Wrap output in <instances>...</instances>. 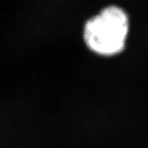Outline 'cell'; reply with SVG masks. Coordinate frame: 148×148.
<instances>
[{"label": "cell", "instance_id": "obj_1", "mask_svg": "<svg viewBox=\"0 0 148 148\" xmlns=\"http://www.w3.org/2000/svg\"><path fill=\"white\" fill-rule=\"evenodd\" d=\"M132 21L124 8L116 3L103 6L85 21L82 40L95 57L114 58L126 50Z\"/></svg>", "mask_w": 148, "mask_h": 148}]
</instances>
